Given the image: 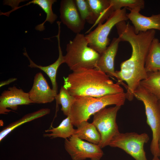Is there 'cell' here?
Segmentation results:
<instances>
[{
	"label": "cell",
	"instance_id": "7c38bea8",
	"mask_svg": "<svg viewBox=\"0 0 160 160\" xmlns=\"http://www.w3.org/2000/svg\"><path fill=\"white\" fill-rule=\"evenodd\" d=\"M28 93L33 103L37 104L51 103L55 99L57 94L50 88L40 72L35 75L33 86Z\"/></svg>",
	"mask_w": 160,
	"mask_h": 160
},
{
	"label": "cell",
	"instance_id": "ffe728a7",
	"mask_svg": "<svg viewBox=\"0 0 160 160\" xmlns=\"http://www.w3.org/2000/svg\"><path fill=\"white\" fill-rule=\"evenodd\" d=\"M56 1V0H33L21 6L14 8L11 10L10 12H12L21 7L27 6L31 4L37 5L46 14L47 16L45 20L43 23L37 25L35 27V29L36 30L42 31L45 29L44 25L46 22L48 21L51 24H52L57 19V16L53 13L52 9V4Z\"/></svg>",
	"mask_w": 160,
	"mask_h": 160
},
{
	"label": "cell",
	"instance_id": "9a60e30c",
	"mask_svg": "<svg viewBox=\"0 0 160 160\" xmlns=\"http://www.w3.org/2000/svg\"><path fill=\"white\" fill-rule=\"evenodd\" d=\"M58 33L55 36L57 38L58 42V47L59 51V56L57 60L54 63L46 66L38 65L35 63L30 58L28 55L25 49H24L23 55L28 59L30 63L28 66L31 68H36L39 69L44 72L50 79L52 85V89L57 94V85L56 81V74L57 70L59 66L64 63V56L63 55L61 50L60 40V35L61 32L60 25H58Z\"/></svg>",
	"mask_w": 160,
	"mask_h": 160
},
{
	"label": "cell",
	"instance_id": "cb8c5ba5",
	"mask_svg": "<svg viewBox=\"0 0 160 160\" xmlns=\"http://www.w3.org/2000/svg\"><path fill=\"white\" fill-rule=\"evenodd\" d=\"M110 1L114 11L121 9L123 7L140 11L145 7L143 0H110Z\"/></svg>",
	"mask_w": 160,
	"mask_h": 160
},
{
	"label": "cell",
	"instance_id": "603a6c76",
	"mask_svg": "<svg viewBox=\"0 0 160 160\" xmlns=\"http://www.w3.org/2000/svg\"><path fill=\"white\" fill-rule=\"evenodd\" d=\"M57 106L60 104L62 106L61 110L64 114L68 116L70 112L72 106L75 99V97L71 95L67 90L62 86L59 93L55 97Z\"/></svg>",
	"mask_w": 160,
	"mask_h": 160
},
{
	"label": "cell",
	"instance_id": "4fadbf2b",
	"mask_svg": "<svg viewBox=\"0 0 160 160\" xmlns=\"http://www.w3.org/2000/svg\"><path fill=\"white\" fill-rule=\"evenodd\" d=\"M129 10L130 12L127 16L133 24L136 34L152 29L160 31V13L148 17L141 14L139 10Z\"/></svg>",
	"mask_w": 160,
	"mask_h": 160
},
{
	"label": "cell",
	"instance_id": "5bb4252c",
	"mask_svg": "<svg viewBox=\"0 0 160 160\" xmlns=\"http://www.w3.org/2000/svg\"><path fill=\"white\" fill-rule=\"evenodd\" d=\"M121 41L119 37L113 38L109 46L100 54L96 68L109 76L116 78L117 76L114 69V61L119 44Z\"/></svg>",
	"mask_w": 160,
	"mask_h": 160
},
{
	"label": "cell",
	"instance_id": "8fae6325",
	"mask_svg": "<svg viewBox=\"0 0 160 160\" xmlns=\"http://www.w3.org/2000/svg\"><path fill=\"white\" fill-rule=\"evenodd\" d=\"M60 18L61 22L73 32L80 33L86 21L81 18L74 0H62L60 3Z\"/></svg>",
	"mask_w": 160,
	"mask_h": 160
},
{
	"label": "cell",
	"instance_id": "484cf974",
	"mask_svg": "<svg viewBox=\"0 0 160 160\" xmlns=\"http://www.w3.org/2000/svg\"><path fill=\"white\" fill-rule=\"evenodd\" d=\"M17 79L16 78H12L5 81L1 82L0 87H1L3 86L8 85L10 83L15 81Z\"/></svg>",
	"mask_w": 160,
	"mask_h": 160
},
{
	"label": "cell",
	"instance_id": "52a82bcc",
	"mask_svg": "<svg viewBox=\"0 0 160 160\" xmlns=\"http://www.w3.org/2000/svg\"><path fill=\"white\" fill-rule=\"evenodd\" d=\"M120 108L118 105L105 107L93 115L92 123L100 135L101 141L98 145L101 148L108 145L113 138L120 132L116 119Z\"/></svg>",
	"mask_w": 160,
	"mask_h": 160
},
{
	"label": "cell",
	"instance_id": "30bf717a",
	"mask_svg": "<svg viewBox=\"0 0 160 160\" xmlns=\"http://www.w3.org/2000/svg\"><path fill=\"white\" fill-rule=\"evenodd\" d=\"M33 103L29 98L28 92L13 86L4 91L0 96V114H6L11 111H16L19 105Z\"/></svg>",
	"mask_w": 160,
	"mask_h": 160
},
{
	"label": "cell",
	"instance_id": "d6986e66",
	"mask_svg": "<svg viewBox=\"0 0 160 160\" xmlns=\"http://www.w3.org/2000/svg\"><path fill=\"white\" fill-rule=\"evenodd\" d=\"M50 111L48 108H43L25 115L21 119L4 128L0 132V141H1L15 129L26 122L41 117L49 114Z\"/></svg>",
	"mask_w": 160,
	"mask_h": 160
},
{
	"label": "cell",
	"instance_id": "2e32d148",
	"mask_svg": "<svg viewBox=\"0 0 160 160\" xmlns=\"http://www.w3.org/2000/svg\"><path fill=\"white\" fill-rule=\"evenodd\" d=\"M93 14L95 23L86 33L97 24L107 20L114 11L110 0H86Z\"/></svg>",
	"mask_w": 160,
	"mask_h": 160
},
{
	"label": "cell",
	"instance_id": "e0dca14e",
	"mask_svg": "<svg viewBox=\"0 0 160 160\" xmlns=\"http://www.w3.org/2000/svg\"><path fill=\"white\" fill-rule=\"evenodd\" d=\"M75 129L74 135L81 140L99 145L101 141L100 135L95 127L87 121L81 122Z\"/></svg>",
	"mask_w": 160,
	"mask_h": 160
},
{
	"label": "cell",
	"instance_id": "ba28073f",
	"mask_svg": "<svg viewBox=\"0 0 160 160\" xmlns=\"http://www.w3.org/2000/svg\"><path fill=\"white\" fill-rule=\"evenodd\" d=\"M149 139L148 135L145 133L119 132L113 138L108 145L121 149L135 160H147L144 146Z\"/></svg>",
	"mask_w": 160,
	"mask_h": 160
},
{
	"label": "cell",
	"instance_id": "ac0fdd59",
	"mask_svg": "<svg viewBox=\"0 0 160 160\" xmlns=\"http://www.w3.org/2000/svg\"><path fill=\"white\" fill-rule=\"evenodd\" d=\"M145 68L146 72H160V42L155 38L152 41L146 57Z\"/></svg>",
	"mask_w": 160,
	"mask_h": 160
},
{
	"label": "cell",
	"instance_id": "3957f363",
	"mask_svg": "<svg viewBox=\"0 0 160 160\" xmlns=\"http://www.w3.org/2000/svg\"><path fill=\"white\" fill-rule=\"evenodd\" d=\"M69 116L73 124L76 127L82 121H87L92 115L105 108L114 105H123L126 98V93L106 95L98 97L89 96L75 97Z\"/></svg>",
	"mask_w": 160,
	"mask_h": 160
},
{
	"label": "cell",
	"instance_id": "44dd1931",
	"mask_svg": "<svg viewBox=\"0 0 160 160\" xmlns=\"http://www.w3.org/2000/svg\"><path fill=\"white\" fill-rule=\"evenodd\" d=\"M73 126L70 117L68 115L57 127L46 130V132L50 133L43 134V136L50 138L60 137L67 139L74 135L75 129Z\"/></svg>",
	"mask_w": 160,
	"mask_h": 160
},
{
	"label": "cell",
	"instance_id": "d4e9b609",
	"mask_svg": "<svg viewBox=\"0 0 160 160\" xmlns=\"http://www.w3.org/2000/svg\"><path fill=\"white\" fill-rule=\"evenodd\" d=\"M74 1L81 18L89 23L94 25L95 22L93 15L87 0Z\"/></svg>",
	"mask_w": 160,
	"mask_h": 160
},
{
	"label": "cell",
	"instance_id": "5b68a950",
	"mask_svg": "<svg viewBox=\"0 0 160 160\" xmlns=\"http://www.w3.org/2000/svg\"><path fill=\"white\" fill-rule=\"evenodd\" d=\"M134 97L143 103L146 122L152 133L150 145L153 156L159 157V142L160 137V101L156 97L140 85L134 91Z\"/></svg>",
	"mask_w": 160,
	"mask_h": 160
},
{
	"label": "cell",
	"instance_id": "8992f818",
	"mask_svg": "<svg viewBox=\"0 0 160 160\" xmlns=\"http://www.w3.org/2000/svg\"><path fill=\"white\" fill-rule=\"evenodd\" d=\"M126 8L114 11L105 23H99L89 34L85 35L89 47L100 54L109 44V34L113 27L118 23L128 20Z\"/></svg>",
	"mask_w": 160,
	"mask_h": 160
},
{
	"label": "cell",
	"instance_id": "9c48e42d",
	"mask_svg": "<svg viewBox=\"0 0 160 160\" xmlns=\"http://www.w3.org/2000/svg\"><path fill=\"white\" fill-rule=\"evenodd\" d=\"M64 147L72 160H100L103 155L98 145L85 141L75 135L65 139Z\"/></svg>",
	"mask_w": 160,
	"mask_h": 160
},
{
	"label": "cell",
	"instance_id": "277c9868",
	"mask_svg": "<svg viewBox=\"0 0 160 160\" xmlns=\"http://www.w3.org/2000/svg\"><path fill=\"white\" fill-rule=\"evenodd\" d=\"M66 51L64 63L73 71L81 68H96L100 56L89 46L85 36L80 33L67 44Z\"/></svg>",
	"mask_w": 160,
	"mask_h": 160
},
{
	"label": "cell",
	"instance_id": "83f0119b",
	"mask_svg": "<svg viewBox=\"0 0 160 160\" xmlns=\"http://www.w3.org/2000/svg\"><path fill=\"white\" fill-rule=\"evenodd\" d=\"M159 150H160L159 158H160V138H159Z\"/></svg>",
	"mask_w": 160,
	"mask_h": 160
},
{
	"label": "cell",
	"instance_id": "7a4b0ae2",
	"mask_svg": "<svg viewBox=\"0 0 160 160\" xmlns=\"http://www.w3.org/2000/svg\"><path fill=\"white\" fill-rule=\"evenodd\" d=\"M63 78V87L74 97H98L124 92L120 83H114L109 76L96 68H79Z\"/></svg>",
	"mask_w": 160,
	"mask_h": 160
},
{
	"label": "cell",
	"instance_id": "4316f807",
	"mask_svg": "<svg viewBox=\"0 0 160 160\" xmlns=\"http://www.w3.org/2000/svg\"><path fill=\"white\" fill-rule=\"evenodd\" d=\"M152 160H160L159 157L157 156H153V157Z\"/></svg>",
	"mask_w": 160,
	"mask_h": 160
},
{
	"label": "cell",
	"instance_id": "7402d4cb",
	"mask_svg": "<svg viewBox=\"0 0 160 160\" xmlns=\"http://www.w3.org/2000/svg\"><path fill=\"white\" fill-rule=\"evenodd\" d=\"M140 85L160 101V72L147 73V76Z\"/></svg>",
	"mask_w": 160,
	"mask_h": 160
},
{
	"label": "cell",
	"instance_id": "6da1fadb",
	"mask_svg": "<svg viewBox=\"0 0 160 160\" xmlns=\"http://www.w3.org/2000/svg\"><path fill=\"white\" fill-rule=\"evenodd\" d=\"M115 26L121 41L129 42L132 48L131 57L121 63L120 71H116L118 82L127 83L126 98L131 101L134 97V91L147 77L145 62L156 31L152 29L136 34L133 26L125 21L120 22Z\"/></svg>",
	"mask_w": 160,
	"mask_h": 160
}]
</instances>
